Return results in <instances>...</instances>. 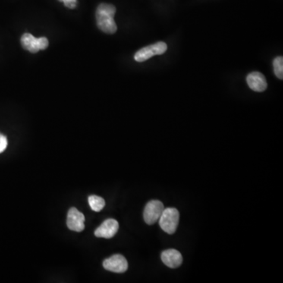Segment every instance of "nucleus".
<instances>
[{
    "instance_id": "f257e3e1",
    "label": "nucleus",
    "mask_w": 283,
    "mask_h": 283,
    "mask_svg": "<svg viewBox=\"0 0 283 283\" xmlns=\"http://www.w3.org/2000/svg\"><path fill=\"white\" fill-rule=\"evenodd\" d=\"M116 7L112 4H102L96 10V20L98 27L102 32L108 34H114L117 32V26L114 20Z\"/></svg>"
},
{
    "instance_id": "f03ea898",
    "label": "nucleus",
    "mask_w": 283,
    "mask_h": 283,
    "mask_svg": "<svg viewBox=\"0 0 283 283\" xmlns=\"http://www.w3.org/2000/svg\"><path fill=\"white\" fill-rule=\"evenodd\" d=\"M158 221L163 231L168 234H174L178 227L180 212L175 208H167L164 209Z\"/></svg>"
},
{
    "instance_id": "7ed1b4c3",
    "label": "nucleus",
    "mask_w": 283,
    "mask_h": 283,
    "mask_svg": "<svg viewBox=\"0 0 283 283\" xmlns=\"http://www.w3.org/2000/svg\"><path fill=\"white\" fill-rule=\"evenodd\" d=\"M168 46L164 42H158L155 45H149L142 48L135 54V60L138 62H143L155 55H161L166 52Z\"/></svg>"
},
{
    "instance_id": "20e7f679",
    "label": "nucleus",
    "mask_w": 283,
    "mask_h": 283,
    "mask_svg": "<svg viewBox=\"0 0 283 283\" xmlns=\"http://www.w3.org/2000/svg\"><path fill=\"white\" fill-rule=\"evenodd\" d=\"M165 207L162 202L158 200H152L146 204L143 212L145 222L149 225H153L159 220Z\"/></svg>"
},
{
    "instance_id": "39448f33",
    "label": "nucleus",
    "mask_w": 283,
    "mask_h": 283,
    "mask_svg": "<svg viewBox=\"0 0 283 283\" xmlns=\"http://www.w3.org/2000/svg\"><path fill=\"white\" fill-rule=\"evenodd\" d=\"M103 267L107 271L115 273H124L128 268L127 259L122 255L116 254L103 261Z\"/></svg>"
},
{
    "instance_id": "423d86ee",
    "label": "nucleus",
    "mask_w": 283,
    "mask_h": 283,
    "mask_svg": "<svg viewBox=\"0 0 283 283\" xmlns=\"http://www.w3.org/2000/svg\"><path fill=\"white\" fill-rule=\"evenodd\" d=\"M85 217L76 208H71L67 215V227L71 231L81 232L84 230Z\"/></svg>"
},
{
    "instance_id": "0eeeda50",
    "label": "nucleus",
    "mask_w": 283,
    "mask_h": 283,
    "mask_svg": "<svg viewBox=\"0 0 283 283\" xmlns=\"http://www.w3.org/2000/svg\"><path fill=\"white\" fill-rule=\"evenodd\" d=\"M119 229V224L116 220L108 219L104 221L95 231V235L98 237L111 238L115 236Z\"/></svg>"
},
{
    "instance_id": "6e6552de",
    "label": "nucleus",
    "mask_w": 283,
    "mask_h": 283,
    "mask_svg": "<svg viewBox=\"0 0 283 283\" xmlns=\"http://www.w3.org/2000/svg\"><path fill=\"white\" fill-rule=\"evenodd\" d=\"M248 85L252 90L256 92H263L268 88L266 78L262 73L259 72H253L249 73L246 78Z\"/></svg>"
},
{
    "instance_id": "1a4fd4ad",
    "label": "nucleus",
    "mask_w": 283,
    "mask_h": 283,
    "mask_svg": "<svg viewBox=\"0 0 283 283\" xmlns=\"http://www.w3.org/2000/svg\"><path fill=\"white\" fill-rule=\"evenodd\" d=\"M163 263L170 268H179L183 263V256L177 249H170L161 253Z\"/></svg>"
},
{
    "instance_id": "9d476101",
    "label": "nucleus",
    "mask_w": 283,
    "mask_h": 283,
    "mask_svg": "<svg viewBox=\"0 0 283 283\" xmlns=\"http://www.w3.org/2000/svg\"><path fill=\"white\" fill-rule=\"evenodd\" d=\"M20 42L25 49L32 54H36L40 51L39 47V38L34 37L30 33H25L20 39Z\"/></svg>"
},
{
    "instance_id": "9b49d317",
    "label": "nucleus",
    "mask_w": 283,
    "mask_h": 283,
    "mask_svg": "<svg viewBox=\"0 0 283 283\" xmlns=\"http://www.w3.org/2000/svg\"><path fill=\"white\" fill-rule=\"evenodd\" d=\"M89 203L91 209L95 212H100L104 209L105 205V200L96 195H92L89 198Z\"/></svg>"
},
{
    "instance_id": "f8f14e48",
    "label": "nucleus",
    "mask_w": 283,
    "mask_h": 283,
    "mask_svg": "<svg viewBox=\"0 0 283 283\" xmlns=\"http://www.w3.org/2000/svg\"><path fill=\"white\" fill-rule=\"evenodd\" d=\"M274 72L275 76L280 80L283 79V58L277 57L273 61Z\"/></svg>"
},
{
    "instance_id": "ddd939ff",
    "label": "nucleus",
    "mask_w": 283,
    "mask_h": 283,
    "mask_svg": "<svg viewBox=\"0 0 283 283\" xmlns=\"http://www.w3.org/2000/svg\"><path fill=\"white\" fill-rule=\"evenodd\" d=\"M7 144L8 142H7V137L0 133V154L3 153L7 149Z\"/></svg>"
},
{
    "instance_id": "4468645a",
    "label": "nucleus",
    "mask_w": 283,
    "mask_h": 283,
    "mask_svg": "<svg viewBox=\"0 0 283 283\" xmlns=\"http://www.w3.org/2000/svg\"><path fill=\"white\" fill-rule=\"evenodd\" d=\"M64 3V6L70 9H74L77 7V0H58Z\"/></svg>"
},
{
    "instance_id": "2eb2a0df",
    "label": "nucleus",
    "mask_w": 283,
    "mask_h": 283,
    "mask_svg": "<svg viewBox=\"0 0 283 283\" xmlns=\"http://www.w3.org/2000/svg\"><path fill=\"white\" fill-rule=\"evenodd\" d=\"M48 45H49V42H48V39L46 37L39 38V50L47 49Z\"/></svg>"
}]
</instances>
